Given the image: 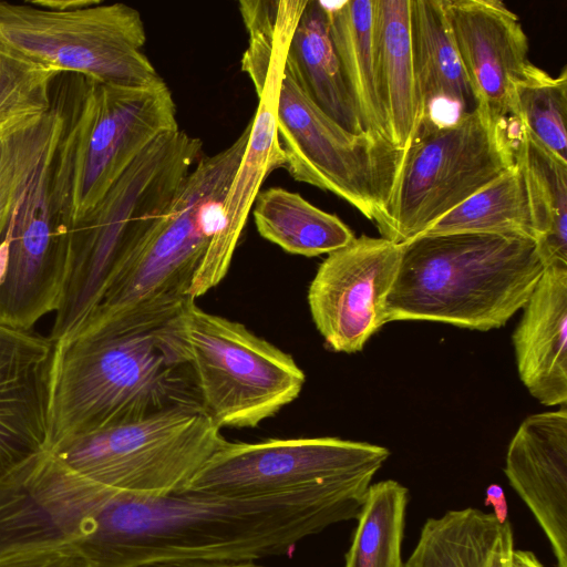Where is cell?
Listing matches in <instances>:
<instances>
[{
	"instance_id": "obj_27",
	"label": "cell",
	"mask_w": 567,
	"mask_h": 567,
	"mask_svg": "<svg viewBox=\"0 0 567 567\" xmlns=\"http://www.w3.org/2000/svg\"><path fill=\"white\" fill-rule=\"evenodd\" d=\"M251 213L259 235L292 255H328L355 238L337 215L281 187L260 190Z\"/></svg>"
},
{
	"instance_id": "obj_24",
	"label": "cell",
	"mask_w": 567,
	"mask_h": 567,
	"mask_svg": "<svg viewBox=\"0 0 567 567\" xmlns=\"http://www.w3.org/2000/svg\"><path fill=\"white\" fill-rule=\"evenodd\" d=\"M514 549L508 520L466 507L427 518L404 567H511Z\"/></svg>"
},
{
	"instance_id": "obj_39",
	"label": "cell",
	"mask_w": 567,
	"mask_h": 567,
	"mask_svg": "<svg viewBox=\"0 0 567 567\" xmlns=\"http://www.w3.org/2000/svg\"><path fill=\"white\" fill-rule=\"evenodd\" d=\"M9 239L4 234L0 241V282L4 276L7 257H8Z\"/></svg>"
},
{
	"instance_id": "obj_7",
	"label": "cell",
	"mask_w": 567,
	"mask_h": 567,
	"mask_svg": "<svg viewBox=\"0 0 567 567\" xmlns=\"http://www.w3.org/2000/svg\"><path fill=\"white\" fill-rule=\"evenodd\" d=\"M161 332L187 365L200 405L219 427H254L298 398L306 381L292 357L239 322L188 299Z\"/></svg>"
},
{
	"instance_id": "obj_5",
	"label": "cell",
	"mask_w": 567,
	"mask_h": 567,
	"mask_svg": "<svg viewBox=\"0 0 567 567\" xmlns=\"http://www.w3.org/2000/svg\"><path fill=\"white\" fill-rule=\"evenodd\" d=\"M176 114L165 81L127 87L83 78L52 162L51 205L59 226L71 229L145 148L179 130Z\"/></svg>"
},
{
	"instance_id": "obj_35",
	"label": "cell",
	"mask_w": 567,
	"mask_h": 567,
	"mask_svg": "<svg viewBox=\"0 0 567 567\" xmlns=\"http://www.w3.org/2000/svg\"><path fill=\"white\" fill-rule=\"evenodd\" d=\"M138 567H265L251 560H174L142 565Z\"/></svg>"
},
{
	"instance_id": "obj_8",
	"label": "cell",
	"mask_w": 567,
	"mask_h": 567,
	"mask_svg": "<svg viewBox=\"0 0 567 567\" xmlns=\"http://www.w3.org/2000/svg\"><path fill=\"white\" fill-rule=\"evenodd\" d=\"M225 442L200 404H185L65 437L50 451L102 487L159 496L184 489Z\"/></svg>"
},
{
	"instance_id": "obj_15",
	"label": "cell",
	"mask_w": 567,
	"mask_h": 567,
	"mask_svg": "<svg viewBox=\"0 0 567 567\" xmlns=\"http://www.w3.org/2000/svg\"><path fill=\"white\" fill-rule=\"evenodd\" d=\"M402 244L362 235L330 254L308 290L316 328L337 352L361 351L385 323Z\"/></svg>"
},
{
	"instance_id": "obj_31",
	"label": "cell",
	"mask_w": 567,
	"mask_h": 567,
	"mask_svg": "<svg viewBox=\"0 0 567 567\" xmlns=\"http://www.w3.org/2000/svg\"><path fill=\"white\" fill-rule=\"evenodd\" d=\"M509 121L567 163V68L553 76L529 62L513 85Z\"/></svg>"
},
{
	"instance_id": "obj_28",
	"label": "cell",
	"mask_w": 567,
	"mask_h": 567,
	"mask_svg": "<svg viewBox=\"0 0 567 567\" xmlns=\"http://www.w3.org/2000/svg\"><path fill=\"white\" fill-rule=\"evenodd\" d=\"M454 233H482L536 239L526 181L515 159L509 169L440 218L424 234Z\"/></svg>"
},
{
	"instance_id": "obj_6",
	"label": "cell",
	"mask_w": 567,
	"mask_h": 567,
	"mask_svg": "<svg viewBox=\"0 0 567 567\" xmlns=\"http://www.w3.org/2000/svg\"><path fill=\"white\" fill-rule=\"evenodd\" d=\"M202 156V141L185 131L159 136L71 227L65 282L49 336L54 343L86 319L122 254L169 207Z\"/></svg>"
},
{
	"instance_id": "obj_3",
	"label": "cell",
	"mask_w": 567,
	"mask_h": 567,
	"mask_svg": "<svg viewBox=\"0 0 567 567\" xmlns=\"http://www.w3.org/2000/svg\"><path fill=\"white\" fill-rule=\"evenodd\" d=\"M386 299L390 321L472 330L505 326L524 308L545 266L532 238L482 233L420 235L402 244Z\"/></svg>"
},
{
	"instance_id": "obj_14",
	"label": "cell",
	"mask_w": 567,
	"mask_h": 567,
	"mask_svg": "<svg viewBox=\"0 0 567 567\" xmlns=\"http://www.w3.org/2000/svg\"><path fill=\"white\" fill-rule=\"evenodd\" d=\"M58 141L49 147L4 233L9 247L0 282V322L24 330L56 311L68 271L70 230L56 223L50 193Z\"/></svg>"
},
{
	"instance_id": "obj_34",
	"label": "cell",
	"mask_w": 567,
	"mask_h": 567,
	"mask_svg": "<svg viewBox=\"0 0 567 567\" xmlns=\"http://www.w3.org/2000/svg\"><path fill=\"white\" fill-rule=\"evenodd\" d=\"M0 567H91V565L74 545H64L1 557Z\"/></svg>"
},
{
	"instance_id": "obj_19",
	"label": "cell",
	"mask_w": 567,
	"mask_h": 567,
	"mask_svg": "<svg viewBox=\"0 0 567 567\" xmlns=\"http://www.w3.org/2000/svg\"><path fill=\"white\" fill-rule=\"evenodd\" d=\"M280 78L268 75L258 96L248 143L223 202L218 228L192 280L195 299L216 287L227 275L239 237L267 176L285 167L277 135L276 106Z\"/></svg>"
},
{
	"instance_id": "obj_37",
	"label": "cell",
	"mask_w": 567,
	"mask_h": 567,
	"mask_svg": "<svg viewBox=\"0 0 567 567\" xmlns=\"http://www.w3.org/2000/svg\"><path fill=\"white\" fill-rule=\"evenodd\" d=\"M30 2L48 10L68 11L93 6L100 0H32Z\"/></svg>"
},
{
	"instance_id": "obj_10",
	"label": "cell",
	"mask_w": 567,
	"mask_h": 567,
	"mask_svg": "<svg viewBox=\"0 0 567 567\" xmlns=\"http://www.w3.org/2000/svg\"><path fill=\"white\" fill-rule=\"evenodd\" d=\"M0 41L61 73L127 87L164 81L143 51L140 11L122 2L55 11L0 0Z\"/></svg>"
},
{
	"instance_id": "obj_36",
	"label": "cell",
	"mask_w": 567,
	"mask_h": 567,
	"mask_svg": "<svg viewBox=\"0 0 567 567\" xmlns=\"http://www.w3.org/2000/svg\"><path fill=\"white\" fill-rule=\"evenodd\" d=\"M485 505H489L494 509L495 517L504 523L508 516V507L503 487L498 484H491L485 492Z\"/></svg>"
},
{
	"instance_id": "obj_4",
	"label": "cell",
	"mask_w": 567,
	"mask_h": 567,
	"mask_svg": "<svg viewBox=\"0 0 567 567\" xmlns=\"http://www.w3.org/2000/svg\"><path fill=\"white\" fill-rule=\"evenodd\" d=\"M200 404L186 364L161 332L86 330L56 343L49 384L50 449L73 435Z\"/></svg>"
},
{
	"instance_id": "obj_21",
	"label": "cell",
	"mask_w": 567,
	"mask_h": 567,
	"mask_svg": "<svg viewBox=\"0 0 567 567\" xmlns=\"http://www.w3.org/2000/svg\"><path fill=\"white\" fill-rule=\"evenodd\" d=\"M410 40L422 122L445 124L477 110L441 0H410Z\"/></svg>"
},
{
	"instance_id": "obj_1",
	"label": "cell",
	"mask_w": 567,
	"mask_h": 567,
	"mask_svg": "<svg viewBox=\"0 0 567 567\" xmlns=\"http://www.w3.org/2000/svg\"><path fill=\"white\" fill-rule=\"evenodd\" d=\"M367 494L317 489L225 497L183 489H109L73 545L91 567L174 560H251L289 554L309 536L357 519Z\"/></svg>"
},
{
	"instance_id": "obj_9",
	"label": "cell",
	"mask_w": 567,
	"mask_h": 567,
	"mask_svg": "<svg viewBox=\"0 0 567 567\" xmlns=\"http://www.w3.org/2000/svg\"><path fill=\"white\" fill-rule=\"evenodd\" d=\"M513 164L508 130L477 110L445 124L422 122L405 150L381 237L404 244L424 234Z\"/></svg>"
},
{
	"instance_id": "obj_26",
	"label": "cell",
	"mask_w": 567,
	"mask_h": 567,
	"mask_svg": "<svg viewBox=\"0 0 567 567\" xmlns=\"http://www.w3.org/2000/svg\"><path fill=\"white\" fill-rule=\"evenodd\" d=\"M512 141L514 159L520 166L534 215L536 245L542 262L567 266V163L545 148L520 124Z\"/></svg>"
},
{
	"instance_id": "obj_11",
	"label": "cell",
	"mask_w": 567,
	"mask_h": 567,
	"mask_svg": "<svg viewBox=\"0 0 567 567\" xmlns=\"http://www.w3.org/2000/svg\"><path fill=\"white\" fill-rule=\"evenodd\" d=\"M276 120L285 168L290 176L333 193L379 229L405 151L381 135L344 130L308 97L285 64Z\"/></svg>"
},
{
	"instance_id": "obj_13",
	"label": "cell",
	"mask_w": 567,
	"mask_h": 567,
	"mask_svg": "<svg viewBox=\"0 0 567 567\" xmlns=\"http://www.w3.org/2000/svg\"><path fill=\"white\" fill-rule=\"evenodd\" d=\"M107 491L50 450L23 461L0 477V558L73 545Z\"/></svg>"
},
{
	"instance_id": "obj_32",
	"label": "cell",
	"mask_w": 567,
	"mask_h": 567,
	"mask_svg": "<svg viewBox=\"0 0 567 567\" xmlns=\"http://www.w3.org/2000/svg\"><path fill=\"white\" fill-rule=\"evenodd\" d=\"M307 0L240 1L239 11L249 33L241 69L262 91L268 71L285 63L287 50Z\"/></svg>"
},
{
	"instance_id": "obj_30",
	"label": "cell",
	"mask_w": 567,
	"mask_h": 567,
	"mask_svg": "<svg viewBox=\"0 0 567 567\" xmlns=\"http://www.w3.org/2000/svg\"><path fill=\"white\" fill-rule=\"evenodd\" d=\"M409 489L394 480L371 484L357 517L344 567H404L402 540Z\"/></svg>"
},
{
	"instance_id": "obj_38",
	"label": "cell",
	"mask_w": 567,
	"mask_h": 567,
	"mask_svg": "<svg viewBox=\"0 0 567 567\" xmlns=\"http://www.w3.org/2000/svg\"><path fill=\"white\" fill-rule=\"evenodd\" d=\"M511 567H544V565L533 551L514 549L511 558Z\"/></svg>"
},
{
	"instance_id": "obj_29",
	"label": "cell",
	"mask_w": 567,
	"mask_h": 567,
	"mask_svg": "<svg viewBox=\"0 0 567 567\" xmlns=\"http://www.w3.org/2000/svg\"><path fill=\"white\" fill-rule=\"evenodd\" d=\"M63 124L64 114L53 106L45 114L0 126V241Z\"/></svg>"
},
{
	"instance_id": "obj_16",
	"label": "cell",
	"mask_w": 567,
	"mask_h": 567,
	"mask_svg": "<svg viewBox=\"0 0 567 567\" xmlns=\"http://www.w3.org/2000/svg\"><path fill=\"white\" fill-rule=\"evenodd\" d=\"M477 111L508 130L512 91L528 61V39L516 13L499 0H441Z\"/></svg>"
},
{
	"instance_id": "obj_17",
	"label": "cell",
	"mask_w": 567,
	"mask_h": 567,
	"mask_svg": "<svg viewBox=\"0 0 567 567\" xmlns=\"http://www.w3.org/2000/svg\"><path fill=\"white\" fill-rule=\"evenodd\" d=\"M53 351L50 337L0 322V477L50 450Z\"/></svg>"
},
{
	"instance_id": "obj_33",
	"label": "cell",
	"mask_w": 567,
	"mask_h": 567,
	"mask_svg": "<svg viewBox=\"0 0 567 567\" xmlns=\"http://www.w3.org/2000/svg\"><path fill=\"white\" fill-rule=\"evenodd\" d=\"M60 74L0 41V126L48 113L50 89Z\"/></svg>"
},
{
	"instance_id": "obj_23",
	"label": "cell",
	"mask_w": 567,
	"mask_h": 567,
	"mask_svg": "<svg viewBox=\"0 0 567 567\" xmlns=\"http://www.w3.org/2000/svg\"><path fill=\"white\" fill-rule=\"evenodd\" d=\"M285 65L324 114L350 133L367 132L334 51L322 1L307 0Z\"/></svg>"
},
{
	"instance_id": "obj_22",
	"label": "cell",
	"mask_w": 567,
	"mask_h": 567,
	"mask_svg": "<svg viewBox=\"0 0 567 567\" xmlns=\"http://www.w3.org/2000/svg\"><path fill=\"white\" fill-rule=\"evenodd\" d=\"M374 55L390 140L405 151L423 121L410 40V0H375Z\"/></svg>"
},
{
	"instance_id": "obj_20",
	"label": "cell",
	"mask_w": 567,
	"mask_h": 567,
	"mask_svg": "<svg viewBox=\"0 0 567 567\" xmlns=\"http://www.w3.org/2000/svg\"><path fill=\"white\" fill-rule=\"evenodd\" d=\"M513 333L517 371L543 405L567 403V266L545 267Z\"/></svg>"
},
{
	"instance_id": "obj_25",
	"label": "cell",
	"mask_w": 567,
	"mask_h": 567,
	"mask_svg": "<svg viewBox=\"0 0 567 567\" xmlns=\"http://www.w3.org/2000/svg\"><path fill=\"white\" fill-rule=\"evenodd\" d=\"M329 34L367 132L390 140L375 72V0L322 1Z\"/></svg>"
},
{
	"instance_id": "obj_2",
	"label": "cell",
	"mask_w": 567,
	"mask_h": 567,
	"mask_svg": "<svg viewBox=\"0 0 567 567\" xmlns=\"http://www.w3.org/2000/svg\"><path fill=\"white\" fill-rule=\"evenodd\" d=\"M250 130L248 123L228 147L202 156L169 207L122 254L95 307L70 336L93 329L156 330L190 299L192 280L218 228Z\"/></svg>"
},
{
	"instance_id": "obj_12",
	"label": "cell",
	"mask_w": 567,
	"mask_h": 567,
	"mask_svg": "<svg viewBox=\"0 0 567 567\" xmlns=\"http://www.w3.org/2000/svg\"><path fill=\"white\" fill-rule=\"evenodd\" d=\"M389 456L384 446L339 437L226 441L184 489L243 498L317 489L367 494Z\"/></svg>"
},
{
	"instance_id": "obj_18",
	"label": "cell",
	"mask_w": 567,
	"mask_h": 567,
	"mask_svg": "<svg viewBox=\"0 0 567 567\" xmlns=\"http://www.w3.org/2000/svg\"><path fill=\"white\" fill-rule=\"evenodd\" d=\"M504 473L567 567V409L529 415L512 437Z\"/></svg>"
}]
</instances>
